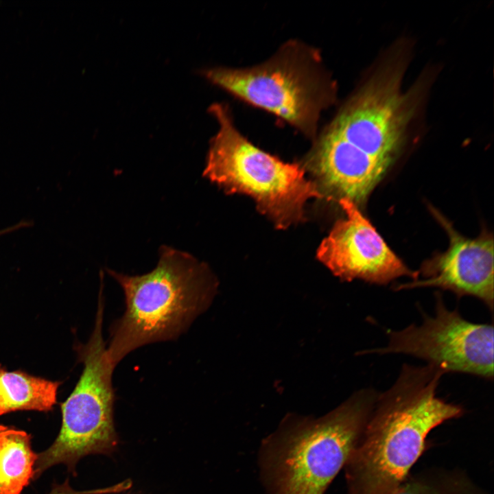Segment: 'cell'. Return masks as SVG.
Segmentation results:
<instances>
[{"mask_svg":"<svg viewBox=\"0 0 494 494\" xmlns=\"http://www.w3.org/2000/svg\"><path fill=\"white\" fill-rule=\"evenodd\" d=\"M444 374L430 364H404L395 383L378 394L345 464L349 494H391L410 475L430 432L464 414L436 395Z\"/></svg>","mask_w":494,"mask_h":494,"instance_id":"1","label":"cell"},{"mask_svg":"<svg viewBox=\"0 0 494 494\" xmlns=\"http://www.w3.org/2000/svg\"><path fill=\"white\" fill-rule=\"evenodd\" d=\"M158 254L156 266L142 275L106 270L121 287L126 303L122 316L111 325L106 349L114 367L140 346L176 340L216 294L217 281L207 264L166 245Z\"/></svg>","mask_w":494,"mask_h":494,"instance_id":"2","label":"cell"},{"mask_svg":"<svg viewBox=\"0 0 494 494\" xmlns=\"http://www.w3.org/2000/svg\"><path fill=\"white\" fill-rule=\"evenodd\" d=\"M209 110L219 129L210 142L203 176L226 193L251 197L278 228L303 222L307 201L324 198L316 183L307 179L304 168L249 141L225 104L215 103Z\"/></svg>","mask_w":494,"mask_h":494,"instance_id":"3","label":"cell"},{"mask_svg":"<svg viewBox=\"0 0 494 494\" xmlns=\"http://www.w3.org/2000/svg\"><path fill=\"white\" fill-rule=\"evenodd\" d=\"M377 395L360 390L324 417L299 420L279 434L265 458L273 494H322L346 464Z\"/></svg>","mask_w":494,"mask_h":494,"instance_id":"4","label":"cell"},{"mask_svg":"<svg viewBox=\"0 0 494 494\" xmlns=\"http://www.w3.org/2000/svg\"><path fill=\"white\" fill-rule=\"evenodd\" d=\"M202 75L234 97L264 110L315 139L321 113L336 99L333 81L318 52L297 43L248 68L214 67Z\"/></svg>","mask_w":494,"mask_h":494,"instance_id":"5","label":"cell"},{"mask_svg":"<svg viewBox=\"0 0 494 494\" xmlns=\"http://www.w3.org/2000/svg\"><path fill=\"white\" fill-rule=\"evenodd\" d=\"M104 299L98 298L95 327L87 343L78 346L84 368L69 397L61 404L62 424L54 443L37 454L34 479L58 464L75 472L78 462L90 454H110L118 445L113 421L115 367L106 357L102 338Z\"/></svg>","mask_w":494,"mask_h":494,"instance_id":"6","label":"cell"},{"mask_svg":"<svg viewBox=\"0 0 494 494\" xmlns=\"http://www.w3.org/2000/svg\"><path fill=\"white\" fill-rule=\"evenodd\" d=\"M331 121L339 132L368 152L395 158L418 106L419 84L401 92L408 64L406 45L399 44Z\"/></svg>","mask_w":494,"mask_h":494,"instance_id":"7","label":"cell"},{"mask_svg":"<svg viewBox=\"0 0 494 494\" xmlns=\"http://www.w3.org/2000/svg\"><path fill=\"white\" fill-rule=\"evenodd\" d=\"M423 315L420 325L388 329L387 345L365 353L407 354L425 360L444 373L493 378V325L471 322L457 309L449 310L440 294L436 295L435 315Z\"/></svg>","mask_w":494,"mask_h":494,"instance_id":"8","label":"cell"},{"mask_svg":"<svg viewBox=\"0 0 494 494\" xmlns=\"http://www.w3.org/2000/svg\"><path fill=\"white\" fill-rule=\"evenodd\" d=\"M345 213L320 244L317 257L342 280L360 279L386 285L401 277L416 280L410 270L360 212L347 199L338 202Z\"/></svg>","mask_w":494,"mask_h":494,"instance_id":"9","label":"cell"},{"mask_svg":"<svg viewBox=\"0 0 494 494\" xmlns=\"http://www.w3.org/2000/svg\"><path fill=\"white\" fill-rule=\"evenodd\" d=\"M432 213L449 237L447 249L423 263L417 279L399 284L395 290L434 287L454 293L457 296H470L482 301L493 312V238L482 233L474 239L464 237L438 211Z\"/></svg>","mask_w":494,"mask_h":494,"instance_id":"10","label":"cell"},{"mask_svg":"<svg viewBox=\"0 0 494 494\" xmlns=\"http://www.w3.org/2000/svg\"><path fill=\"white\" fill-rule=\"evenodd\" d=\"M60 382L0 365V415L20 410L48 412L57 401Z\"/></svg>","mask_w":494,"mask_h":494,"instance_id":"11","label":"cell"},{"mask_svg":"<svg viewBox=\"0 0 494 494\" xmlns=\"http://www.w3.org/2000/svg\"><path fill=\"white\" fill-rule=\"evenodd\" d=\"M31 440L26 432L0 424V494H21L34 479Z\"/></svg>","mask_w":494,"mask_h":494,"instance_id":"12","label":"cell"},{"mask_svg":"<svg viewBox=\"0 0 494 494\" xmlns=\"http://www.w3.org/2000/svg\"><path fill=\"white\" fill-rule=\"evenodd\" d=\"M391 494H489L457 469L432 468L409 475Z\"/></svg>","mask_w":494,"mask_h":494,"instance_id":"13","label":"cell"}]
</instances>
